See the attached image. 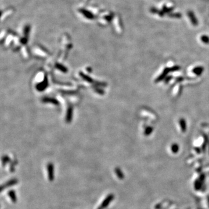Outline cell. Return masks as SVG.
Returning a JSON list of instances; mask_svg holds the SVG:
<instances>
[{"label":"cell","mask_w":209,"mask_h":209,"mask_svg":"<svg viewBox=\"0 0 209 209\" xmlns=\"http://www.w3.org/2000/svg\"><path fill=\"white\" fill-rule=\"evenodd\" d=\"M203 71V68L202 67H197L193 69V72L197 75H201Z\"/></svg>","instance_id":"obj_8"},{"label":"cell","mask_w":209,"mask_h":209,"mask_svg":"<svg viewBox=\"0 0 209 209\" xmlns=\"http://www.w3.org/2000/svg\"><path fill=\"white\" fill-rule=\"evenodd\" d=\"M17 182H18V180L16 179V178H12V179H11L10 180H9V181H8L6 183H5L4 184L2 185L1 186V191H2L4 189L12 187V186L17 184Z\"/></svg>","instance_id":"obj_4"},{"label":"cell","mask_w":209,"mask_h":209,"mask_svg":"<svg viewBox=\"0 0 209 209\" xmlns=\"http://www.w3.org/2000/svg\"><path fill=\"white\" fill-rule=\"evenodd\" d=\"M47 171L49 181L52 182L54 179V167L52 163H49L47 165Z\"/></svg>","instance_id":"obj_3"},{"label":"cell","mask_w":209,"mask_h":209,"mask_svg":"<svg viewBox=\"0 0 209 209\" xmlns=\"http://www.w3.org/2000/svg\"><path fill=\"white\" fill-rule=\"evenodd\" d=\"M114 198V196L113 193H110L104 199L103 202L100 203L99 207H98L97 209H104L108 207L109 204L113 201Z\"/></svg>","instance_id":"obj_1"},{"label":"cell","mask_w":209,"mask_h":209,"mask_svg":"<svg viewBox=\"0 0 209 209\" xmlns=\"http://www.w3.org/2000/svg\"><path fill=\"white\" fill-rule=\"evenodd\" d=\"M152 131V128L151 127H148V128L146 129L145 131V134H146V135H148L150 134Z\"/></svg>","instance_id":"obj_12"},{"label":"cell","mask_w":209,"mask_h":209,"mask_svg":"<svg viewBox=\"0 0 209 209\" xmlns=\"http://www.w3.org/2000/svg\"><path fill=\"white\" fill-rule=\"evenodd\" d=\"M171 150L173 153H176L178 152L179 150V146L176 143H174L173 145H172L171 146Z\"/></svg>","instance_id":"obj_7"},{"label":"cell","mask_w":209,"mask_h":209,"mask_svg":"<svg viewBox=\"0 0 209 209\" xmlns=\"http://www.w3.org/2000/svg\"><path fill=\"white\" fill-rule=\"evenodd\" d=\"M188 15H189V16L190 18L191 19V21H192V22L193 23V25H197V21L196 20V19H194V17H195L194 15H193L192 12H189Z\"/></svg>","instance_id":"obj_10"},{"label":"cell","mask_w":209,"mask_h":209,"mask_svg":"<svg viewBox=\"0 0 209 209\" xmlns=\"http://www.w3.org/2000/svg\"><path fill=\"white\" fill-rule=\"evenodd\" d=\"M180 125H181V128H182V131L184 132L185 131V129H186V123H185V121L184 119H181L180 120Z\"/></svg>","instance_id":"obj_9"},{"label":"cell","mask_w":209,"mask_h":209,"mask_svg":"<svg viewBox=\"0 0 209 209\" xmlns=\"http://www.w3.org/2000/svg\"><path fill=\"white\" fill-rule=\"evenodd\" d=\"M8 195L9 197L11 199V201L13 203H16L17 201V197H16V192L14 190H10L8 192Z\"/></svg>","instance_id":"obj_5"},{"label":"cell","mask_w":209,"mask_h":209,"mask_svg":"<svg viewBox=\"0 0 209 209\" xmlns=\"http://www.w3.org/2000/svg\"><path fill=\"white\" fill-rule=\"evenodd\" d=\"M202 40L203 42L206 44H208L209 43V38L207 36H203L202 37Z\"/></svg>","instance_id":"obj_11"},{"label":"cell","mask_w":209,"mask_h":209,"mask_svg":"<svg viewBox=\"0 0 209 209\" xmlns=\"http://www.w3.org/2000/svg\"><path fill=\"white\" fill-rule=\"evenodd\" d=\"M205 180V174H201L199 178L197 180H196L195 181V184H194V187L195 189L198 191V190L201 189L202 188L203 184L204 183V181Z\"/></svg>","instance_id":"obj_2"},{"label":"cell","mask_w":209,"mask_h":209,"mask_svg":"<svg viewBox=\"0 0 209 209\" xmlns=\"http://www.w3.org/2000/svg\"><path fill=\"white\" fill-rule=\"evenodd\" d=\"M114 172H115L116 175L117 176V178L120 180H123L124 178V175L123 174V171H122L121 170L119 167H116V168L114 169Z\"/></svg>","instance_id":"obj_6"}]
</instances>
